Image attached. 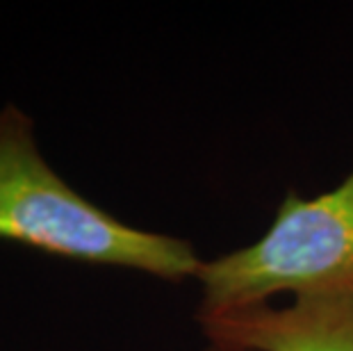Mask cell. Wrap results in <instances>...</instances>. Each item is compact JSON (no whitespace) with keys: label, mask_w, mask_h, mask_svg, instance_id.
Returning <instances> with one entry per match:
<instances>
[{"label":"cell","mask_w":353,"mask_h":351,"mask_svg":"<svg viewBox=\"0 0 353 351\" xmlns=\"http://www.w3.org/2000/svg\"><path fill=\"white\" fill-rule=\"evenodd\" d=\"M205 351H249V349H237V347H228V345H216V342H208Z\"/></svg>","instance_id":"obj_4"},{"label":"cell","mask_w":353,"mask_h":351,"mask_svg":"<svg viewBox=\"0 0 353 351\" xmlns=\"http://www.w3.org/2000/svg\"><path fill=\"white\" fill-rule=\"evenodd\" d=\"M196 319L353 290V169L337 188L305 199L290 190L267 233L253 244L203 260Z\"/></svg>","instance_id":"obj_2"},{"label":"cell","mask_w":353,"mask_h":351,"mask_svg":"<svg viewBox=\"0 0 353 351\" xmlns=\"http://www.w3.org/2000/svg\"><path fill=\"white\" fill-rule=\"evenodd\" d=\"M0 237L171 283L196 279L203 263L192 242L128 226L69 188L41 158L32 121L14 106L0 110Z\"/></svg>","instance_id":"obj_1"},{"label":"cell","mask_w":353,"mask_h":351,"mask_svg":"<svg viewBox=\"0 0 353 351\" xmlns=\"http://www.w3.org/2000/svg\"><path fill=\"white\" fill-rule=\"evenodd\" d=\"M208 342L249 351H353V290L203 317Z\"/></svg>","instance_id":"obj_3"}]
</instances>
